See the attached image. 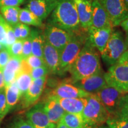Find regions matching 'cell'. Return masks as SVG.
Instances as JSON below:
<instances>
[{
  "instance_id": "cell-1",
  "label": "cell",
  "mask_w": 128,
  "mask_h": 128,
  "mask_svg": "<svg viewBox=\"0 0 128 128\" xmlns=\"http://www.w3.org/2000/svg\"><path fill=\"white\" fill-rule=\"evenodd\" d=\"M102 70L98 50L91 44L87 37L77 58L70 68V82L83 79Z\"/></svg>"
},
{
  "instance_id": "cell-2",
  "label": "cell",
  "mask_w": 128,
  "mask_h": 128,
  "mask_svg": "<svg viewBox=\"0 0 128 128\" xmlns=\"http://www.w3.org/2000/svg\"><path fill=\"white\" fill-rule=\"evenodd\" d=\"M48 24L71 32L80 30L81 27L76 0H59L55 8L50 14Z\"/></svg>"
},
{
  "instance_id": "cell-3",
  "label": "cell",
  "mask_w": 128,
  "mask_h": 128,
  "mask_svg": "<svg viewBox=\"0 0 128 128\" xmlns=\"http://www.w3.org/2000/svg\"><path fill=\"white\" fill-rule=\"evenodd\" d=\"M104 77L108 86L128 94V50L109 67Z\"/></svg>"
},
{
  "instance_id": "cell-4",
  "label": "cell",
  "mask_w": 128,
  "mask_h": 128,
  "mask_svg": "<svg viewBox=\"0 0 128 128\" xmlns=\"http://www.w3.org/2000/svg\"><path fill=\"white\" fill-rule=\"evenodd\" d=\"M87 34L85 35L80 30L74 32L70 41L60 52V62L58 74L62 76L70 68L77 58L83 47Z\"/></svg>"
},
{
  "instance_id": "cell-5",
  "label": "cell",
  "mask_w": 128,
  "mask_h": 128,
  "mask_svg": "<svg viewBox=\"0 0 128 128\" xmlns=\"http://www.w3.org/2000/svg\"><path fill=\"white\" fill-rule=\"evenodd\" d=\"M87 103L82 112L85 123L90 125H100L106 122L110 114L96 94H92L87 97Z\"/></svg>"
},
{
  "instance_id": "cell-6",
  "label": "cell",
  "mask_w": 128,
  "mask_h": 128,
  "mask_svg": "<svg viewBox=\"0 0 128 128\" xmlns=\"http://www.w3.org/2000/svg\"><path fill=\"white\" fill-rule=\"evenodd\" d=\"M127 50L128 45L123 33L119 30H113L109 40L101 53V56L104 63L110 67Z\"/></svg>"
},
{
  "instance_id": "cell-7",
  "label": "cell",
  "mask_w": 128,
  "mask_h": 128,
  "mask_svg": "<svg viewBox=\"0 0 128 128\" xmlns=\"http://www.w3.org/2000/svg\"><path fill=\"white\" fill-rule=\"evenodd\" d=\"M95 94L98 96L110 116L118 114L122 99L126 94L108 85Z\"/></svg>"
},
{
  "instance_id": "cell-8",
  "label": "cell",
  "mask_w": 128,
  "mask_h": 128,
  "mask_svg": "<svg viewBox=\"0 0 128 128\" xmlns=\"http://www.w3.org/2000/svg\"><path fill=\"white\" fill-rule=\"evenodd\" d=\"M108 14L113 27L128 18V7L124 0H99Z\"/></svg>"
},
{
  "instance_id": "cell-9",
  "label": "cell",
  "mask_w": 128,
  "mask_h": 128,
  "mask_svg": "<svg viewBox=\"0 0 128 128\" xmlns=\"http://www.w3.org/2000/svg\"><path fill=\"white\" fill-rule=\"evenodd\" d=\"M72 33L47 24L44 28V34L45 40L60 53L70 41Z\"/></svg>"
},
{
  "instance_id": "cell-10",
  "label": "cell",
  "mask_w": 128,
  "mask_h": 128,
  "mask_svg": "<svg viewBox=\"0 0 128 128\" xmlns=\"http://www.w3.org/2000/svg\"><path fill=\"white\" fill-rule=\"evenodd\" d=\"M71 82L79 88L92 94L98 92L108 85L105 80L104 73L102 70L92 76Z\"/></svg>"
},
{
  "instance_id": "cell-11",
  "label": "cell",
  "mask_w": 128,
  "mask_h": 128,
  "mask_svg": "<svg viewBox=\"0 0 128 128\" xmlns=\"http://www.w3.org/2000/svg\"><path fill=\"white\" fill-rule=\"evenodd\" d=\"M113 31V27L102 28H96L90 27L87 30V38L91 44L101 54L109 40Z\"/></svg>"
},
{
  "instance_id": "cell-12",
  "label": "cell",
  "mask_w": 128,
  "mask_h": 128,
  "mask_svg": "<svg viewBox=\"0 0 128 128\" xmlns=\"http://www.w3.org/2000/svg\"><path fill=\"white\" fill-rule=\"evenodd\" d=\"M59 0H30L27 8L42 21L46 19L57 6Z\"/></svg>"
},
{
  "instance_id": "cell-13",
  "label": "cell",
  "mask_w": 128,
  "mask_h": 128,
  "mask_svg": "<svg viewBox=\"0 0 128 128\" xmlns=\"http://www.w3.org/2000/svg\"><path fill=\"white\" fill-rule=\"evenodd\" d=\"M47 76L33 80L29 88L24 95L23 106L24 108H29L38 102L45 87Z\"/></svg>"
},
{
  "instance_id": "cell-14",
  "label": "cell",
  "mask_w": 128,
  "mask_h": 128,
  "mask_svg": "<svg viewBox=\"0 0 128 128\" xmlns=\"http://www.w3.org/2000/svg\"><path fill=\"white\" fill-rule=\"evenodd\" d=\"M92 93L85 92L70 82L60 83L53 91L51 95L61 98H87Z\"/></svg>"
},
{
  "instance_id": "cell-15",
  "label": "cell",
  "mask_w": 128,
  "mask_h": 128,
  "mask_svg": "<svg viewBox=\"0 0 128 128\" xmlns=\"http://www.w3.org/2000/svg\"><path fill=\"white\" fill-rule=\"evenodd\" d=\"M26 118L34 128H48L50 124L44 103H37L30 108L27 112Z\"/></svg>"
},
{
  "instance_id": "cell-16",
  "label": "cell",
  "mask_w": 128,
  "mask_h": 128,
  "mask_svg": "<svg viewBox=\"0 0 128 128\" xmlns=\"http://www.w3.org/2000/svg\"><path fill=\"white\" fill-rule=\"evenodd\" d=\"M93 0H76L81 28L87 31L92 25Z\"/></svg>"
},
{
  "instance_id": "cell-17",
  "label": "cell",
  "mask_w": 128,
  "mask_h": 128,
  "mask_svg": "<svg viewBox=\"0 0 128 128\" xmlns=\"http://www.w3.org/2000/svg\"><path fill=\"white\" fill-rule=\"evenodd\" d=\"M90 27L96 28L113 27L108 13L99 0H93L92 2V25Z\"/></svg>"
},
{
  "instance_id": "cell-18",
  "label": "cell",
  "mask_w": 128,
  "mask_h": 128,
  "mask_svg": "<svg viewBox=\"0 0 128 128\" xmlns=\"http://www.w3.org/2000/svg\"><path fill=\"white\" fill-rule=\"evenodd\" d=\"M60 55V53L45 40L43 51V58L49 72L53 74H58V73Z\"/></svg>"
},
{
  "instance_id": "cell-19",
  "label": "cell",
  "mask_w": 128,
  "mask_h": 128,
  "mask_svg": "<svg viewBox=\"0 0 128 128\" xmlns=\"http://www.w3.org/2000/svg\"><path fill=\"white\" fill-rule=\"evenodd\" d=\"M44 108L50 124H58L65 113L58 101L56 97L52 95H50L46 99L44 103Z\"/></svg>"
},
{
  "instance_id": "cell-20",
  "label": "cell",
  "mask_w": 128,
  "mask_h": 128,
  "mask_svg": "<svg viewBox=\"0 0 128 128\" xmlns=\"http://www.w3.org/2000/svg\"><path fill=\"white\" fill-rule=\"evenodd\" d=\"M22 60L20 58L11 57L3 69L5 87H7L15 82L16 77L20 71Z\"/></svg>"
},
{
  "instance_id": "cell-21",
  "label": "cell",
  "mask_w": 128,
  "mask_h": 128,
  "mask_svg": "<svg viewBox=\"0 0 128 128\" xmlns=\"http://www.w3.org/2000/svg\"><path fill=\"white\" fill-rule=\"evenodd\" d=\"M56 98L63 109L68 113L82 114L87 103V98H61L57 97Z\"/></svg>"
},
{
  "instance_id": "cell-22",
  "label": "cell",
  "mask_w": 128,
  "mask_h": 128,
  "mask_svg": "<svg viewBox=\"0 0 128 128\" xmlns=\"http://www.w3.org/2000/svg\"><path fill=\"white\" fill-rule=\"evenodd\" d=\"M30 36L32 38V55L43 58V51L45 43L44 33L38 28H33L31 30Z\"/></svg>"
},
{
  "instance_id": "cell-23",
  "label": "cell",
  "mask_w": 128,
  "mask_h": 128,
  "mask_svg": "<svg viewBox=\"0 0 128 128\" xmlns=\"http://www.w3.org/2000/svg\"><path fill=\"white\" fill-rule=\"evenodd\" d=\"M6 102L8 112L17 104L21 97L20 91L17 87L16 82H14L9 86L6 87Z\"/></svg>"
},
{
  "instance_id": "cell-24",
  "label": "cell",
  "mask_w": 128,
  "mask_h": 128,
  "mask_svg": "<svg viewBox=\"0 0 128 128\" xmlns=\"http://www.w3.org/2000/svg\"><path fill=\"white\" fill-rule=\"evenodd\" d=\"M20 9L19 7H2L0 8V13L6 23L14 27L20 23L18 17Z\"/></svg>"
},
{
  "instance_id": "cell-25",
  "label": "cell",
  "mask_w": 128,
  "mask_h": 128,
  "mask_svg": "<svg viewBox=\"0 0 128 128\" xmlns=\"http://www.w3.org/2000/svg\"><path fill=\"white\" fill-rule=\"evenodd\" d=\"M19 22L28 26L41 28L43 26L42 21L35 16L27 8L20 9L19 13Z\"/></svg>"
},
{
  "instance_id": "cell-26",
  "label": "cell",
  "mask_w": 128,
  "mask_h": 128,
  "mask_svg": "<svg viewBox=\"0 0 128 128\" xmlns=\"http://www.w3.org/2000/svg\"><path fill=\"white\" fill-rule=\"evenodd\" d=\"M68 128H81L86 123L82 114L65 112L60 120Z\"/></svg>"
},
{
  "instance_id": "cell-27",
  "label": "cell",
  "mask_w": 128,
  "mask_h": 128,
  "mask_svg": "<svg viewBox=\"0 0 128 128\" xmlns=\"http://www.w3.org/2000/svg\"><path fill=\"white\" fill-rule=\"evenodd\" d=\"M33 80L30 76V73L24 71H20L16 77L15 82L20 91L22 96H23L29 88Z\"/></svg>"
},
{
  "instance_id": "cell-28",
  "label": "cell",
  "mask_w": 128,
  "mask_h": 128,
  "mask_svg": "<svg viewBox=\"0 0 128 128\" xmlns=\"http://www.w3.org/2000/svg\"><path fill=\"white\" fill-rule=\"evenodd\" d=\"M12 28L17 40H24L30 36L32 29L29 26L19 23L12 27Z\"/></svg>"
},
{
  "instance_id": "cell-29",
  "label": "cell",
  "mask_w": 128,
  "mask_h": 128,
  "mask_svg": "<svg viewBox=\"0 0 128 128\" xmlns=\"http://www.w3.org/2000/svg\"><path fill=\"white\" fill-rule=\"evenodd\" d=\"M106 124L110 128H128V120L119 114L110 116Z\"/></svg>"
},
{
  "instance_id": "cell-30",
  "label": "cell",
  "mask_w": 128,
  "mask_h": 128,
  "mask_svg": "<svg viewBox=\"0 0 128 128\" xmlns=\"http://www.w3.org/2000/svg\"><path fill=\"white\" fill-rule=\"evenodd\" d=\"M23 42V40H16L14 44L7 48L11 57L17 58L22 60Z\"/></svg>"
},
{
  "instance_id": "cell-31",
  "label": "cell",
  "mask_w": 128,
  "mask_h": 128,
  "mask_svg": "<svg viewBox=\"0 0 128 128\" xmlns=\"http://www.w3.org/2000/svg\"><path fill=\"white\" fill-rule=\"evenodd\" d=\"M24 60L32 70L41 66H46L44 59L34 55H31Z\"/></svg>"
},
{
  "instance_id": "cell-32",
  "label": "cell",
  "mask_w": 128,
  "mask_h": 128,
  "mask_svg": "<svg viewBox=\"0 0 128 128\" xmlns=\"http://www.w3.org/2000/svg\"><path fill=\"white\" fill-rule=\"evenodd\" d=\"M8 113L7 110L6 88L0 90V124L5 116Z\"/></svg>"
},
{
  "instance_id": "cell-33",
  "label": "cell",
  "mask_w": 128,
  "mask_h": 128,
  "mask_svg": "<svg viewBox=\"0 0 128 128\" xmlns=\"http://www.w3.org/2000/svg\"><path fill=\"white\" fill-rule=\"evenodd\" d=\"M32 55V38L28 37L24 39L22 48V60H26Z\"/></svg>"
},
{
  "instance_id": "cell-34",
  "label": "cell",
  "mask_w": 128,
  "mask_h": 128,
  "mask_svg": "<svg viewBox=\"0 0 128 128\" xmlns=\"http://www.w3.org/2000/svg\"><path fill=\"white\" fill-rule=\"evenodd\" d=\"M49 72V71L47 66H41L32 69L30 72V76H32V80H34L38 78L43 77V76H47Z\"/></svg>"
},
{
  "instance_id": "cell-35",
  "label": "cell",
  "mask_w": 128,
  "mask_h": 128,
  "mask_svg": "<svg viewBox=\"0 0 128 128\" xmlns=\"http://www.w3.org/2000/svg\"><path fill=\"white\" fill-rule=\"evenodd\" d=\"M16 38L14 35L13 28L12 26L6 23V48L9 47L16 41Z\"/></svg>"
},
{
  "instance_id": "cell-36",
  "label": "cell",
  "mask_w": 128,
  "mask_h": 128,
  "mask_svg": "<svg viewBox=\"0 0 128 128\" xmlns=\"http://www.w3.org/2000/svg\"><path fill=\"white\" fill-rule=\"evenodd\" d=\"M6 22L0 13V43L6 48Z\"/></svg>"
},
{
  "instance_id": "cell-37",
  "label": "cell",
  "mask_w": 128,
  "mask_h": 128,
  "mask_svg": "<svg viewBox=\"0 0 128 128\" xmlns=\"http://www.w3.org/2000/svg\"><path fill=\"white\" fill-rule=\"evenodd\" d=\"M118 114L124 117L125 119L128 120V100L124 98V96L122 99Z\"/></svg>"
},
{
  "instance_id": "cell-38",
  "label": "cell",
  "mask_w": 128,
  "mask_h": 128,
  "mask_svg": "<svg viewBox=\"0 0 128 128\" xmlns=\"http://www.w3.org/2000/svg\"><path fill=\"white\" fill-rule=\"evenodd\" d=\"M10 58V55L7 48L0 51V69H4Z\"/></svg>"
},
{
  "instance_id": "cell-39",
  "label": "cell",
  "mask_w": 128,
  "mask_h": 128,
  "mask_svg": "<svg viewBox=\"0 0 128 128\" xmlns=\"http://www.w3.org/2000/svg\"><path fill=\"white\" fill-rule=\"evenodd\" d=\"M25 0H0V8L6 7H18Z\"/></svg>"
},
{
  "instance_id": "cell-40",
  "label": "cell",
  "mask_w": 128,
  "mask_h": 128,
  "mask_svg": "<svg viewBox=\"0 0 128 128\" xmlns=\"http://www.w3.org/2000/svg\"><path fill=\"white\" fill-rule=\"evenodd\" d=\"M11 128H34L28 120L23 119H17L12 124Z\"/></svg>"
},
{
  "instance_id": "cell-41",
  "label": "cell",
  "mask_w": 128,
  "mask_h": 128,
  "mask_svg": "<svg viewBox=\"0 0 128 128\" xmlns=\"http://www.w3.org/2000/svg\"><path fill=\"white\" fill-rule=\"evenodd\" d=\"M5 84H4V75H3V70L0 69V90L4 88Z\"/></svg>"
},
{
  "instance_id": "cell-42",
  "label": "cell",
  "mask_w": 128,
  "mask_h": 128,
  "mask_svg": "<svg viewBox=\"0 0 128 128\" xmlns=\"http://www.w3.org/2000/svg\"><path fill=\"white\" fill-rule=\"evenodd\" d=\"M120 26L126 32H128V18L126 19L120 24Z\"/></svg>"
},
{
  "instance_id": "cell-43",
  "label": "cell",
  "mask_w": 128,
  "mask_h": 128,
  "mask_svg": "<svg viewBox=\"0 0 128 128\" xmlns=\"http://www.w3.org/2000/svg\"><path fill=\"white\" fill-rule=\"evenodd\" d=\"M57 124H58V128H68L61 120H60Z\"/></svg>"
},
{
  "instance_id": "cell-44",
  "label": "cell",
  "mask_w": 128,
  "mask_h": 128,
  "mask_svg": "<svg viewBox=\"0 0 128 128\" xmlns=\"http://www.w3.org/2000/svg\"><path fill=\"white\" fill-rule=\"evenodd\" d=\"M81 128H97V127H96V126H94L90 125V124H86L84 126H82Z\"/></svg>"
},
{
  "instance_id": "cell-45",
  "label": "cell",
  "mask_w": 128,
  "mask_h": 128,
  "mask_svg": "<svg viewBox=\"0 0 128 128\" xmlns=\"http://www.w3.org/2000/svg\"><path fill=\"white\" fill-rule=\"evenodd\" d=\"M48 128H58V124H50Z\"/></svg>"
},
{
  "instance_id": "cell-46",
  "label": "cell",
  "mask_w": 128,
  "mask_h": 128,
  "mask_svg": "<svg viewBox=\"0 0 128 128\" xmlns=\"http://www.w3.org/2000/svg\"><path fill=\"white\" fill-rule=\"evenodd\" d=\"M5 48H6L5 47V46H4V45H3V44H1V43H0V51L2 50V49H5Z\"/></svg>"
},
{
  "instance_id": "cell-47",
  "label": "cell",
  "mask_w": 128,
  "mask_h": 128,
  "mask_svg": "<svg viewBox=\"0 0 128 128\" xmlns=\"http://www.w3.org/2000/svg\"><path fill=\"white\" fill-rule=\"evenodd\" d=\"M126 44H127L128 48V32H126Z\"/></svg>"
},
{
  "instance_id": "cell-48",
  "label": "cell",
  "mask_w": 128,
  "mask_h": 128,
  "mask_svg": "<svg viewBox=\"0 0 128 128\" xmlns=\"http://www.w3.org/2000/svg\"><path fill=\"white\" fill-rule=\"evenodd\" d=\"M98 128H110L108 127V126H105V125H103V126H101L99 127Z\"/></svg>"
},
{
  "instance_id": "cell-49",
  "label": "cell",
  "mask_w": 128,
  "mask_h": 128,
  "mask_svg": "<svg viewBox=\"0 0 128 128\" xmlns=\"http://www.w3.org/2000/svg\"><path fill=\"white\" fill-rule=\"evenodd\" d=\"M124 98H125L126 99H127V100H128V94H125V95L124 96Z\"/></svg>"
},
{
  "instance_id": "cell-50",
  "label": "cell",
  "mask_w": 128,
  "mask_h": 128,
  "mask_svg": "<svg viewBox=\"0 0 128 128\" xmlns=\"http://www.w3.org/2000/svg\"><path fill=\"white\" fill-rule=\"evenodd\" d=\"M124 2L126 3V4L127 5L128 7V0H124Z\"/></svg>"
}]
</instances>
